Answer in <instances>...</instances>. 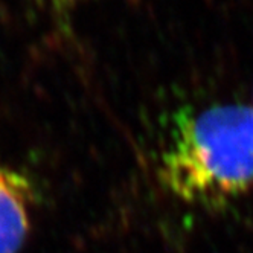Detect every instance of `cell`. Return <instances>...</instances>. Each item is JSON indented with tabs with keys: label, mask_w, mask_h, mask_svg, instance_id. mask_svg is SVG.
Segmentation results:
<instances>
[{
	"label": "cell",
	"mask_w": 253,
	"mask_h": 253,
	"mask_svg": "<svg viewBox=\"0 0 253 253\" xmlns=\"http://www.w3.org/2000/svg\"><path fill=\"white\" fill-rule=\"evenodd\" d=\"M160 180L180 202L223 208L253 189V104L183 112L160 154Z\"/></svg>",
	"instance_id": "cell-1"
},
{
	"label": "cell",
	"mask_w": 253,
	"mask_h": 253,
	"mask_svg": "<svg viewBox=\"0 0 253 253\" xmlns=\"http://www.w3.org/2000/svg\"><path fill=\"white\" fill-rule=\"evenodd\" d=\"M31 185L0 156V253H19L31 227Z\"/></svg>",
	"instance_id": "cell-2"
},
{
	"label": "cell",
	"mask_w": 253,
	"mask_h": 253,
	"mask_svg": "<svg viewBox=\"0 0 253 253\" xmlns=\"http://www.w3.org/2000/svg\"><path fill=\"white\" fill-rule=\"evenodd\" d=\"M55 5H60V6H66V5H72V3H77L80 0H52Z\"/></svg>",
	"instance_id": "cell-3"
}]
</instances>
